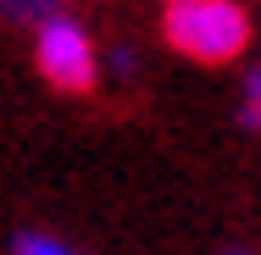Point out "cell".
Masks as SVG:
<instances>
[{
  "mask_svg": "<svg viewBox=\"0 0 261 255\" xmlns=\"http://www.w3.org/2000/svg\"><path fill=\"white\" fill-rule=\"evenodd\" d=\"M161 34L178 55L222 67L250 50V11L239 0H167Z\"/></svg>",
  "mask_w": 261,
  "mask_h": 255,
  "instance_id": "6da1fadb",
  "label": "cell"
},
{
  "mask_svg": "<svg viewBox=\"0 0 261 255\" xmlns=\"http://www.w3.org/2000/svg\"><path fill=\"white\" fill-rule=\"evenodd\" d=\"M34 67L61 95H89L100 83V50H95L89 28L67 11H56L34 28Z\"/></svg>",
  "mask_w": 261,
  "mask_h": 255,
  "instance_id": "7a4b0ae2",
  "label": "cell"
},
{
  "mask_svg": "<svg viewBox=\"0 0 261 255\" xmlns=\"http://www.w3.org/2000/svg\"><path fill=\"white\" fill-rule=\"evenodd\" d=\"M56 11H67V0H0V22H17V28H39Z\"/></svg>",
  "mask_w": 261,
  "mask_h": 255,
  "instance_id": "3957f363",
  "label": "cell"
},
{
  "mask_svg": "<svg viewBox=\"0 0 261 255\" xmlns=\"http://www.w3.org/2000/svg\"><path fill=\"white\" fill-rule=\"evenodd\" d=\"M239 128L261 133V67H250L245 83H239Z\"/></svg>",
  "mask_w": 261,
  "mask_h": 255,
  "instance_id": "277c9868",
  "label": "cell"
},
{
  "mask_svg": "<svg viewBox=\"0 0 261 255\" xmlns=\"http://www.w3.org/2000/svg\"><path fill=\"white\" fill-rule=\"evenodd\" d=\"M11 255H78V250L67 239H56V233H17Z\"/></svg>",
  "mask_w": 261,
  "mask_h": 255,
  "instance_id": "5b68a950",
  "label": "cell"
},
{
  "mask_svg": "<svg viewBox=\"0 0 261 255\" xmlns=\"http://www.w3.org/2000/svg\"><path fill=\"white\" fill-rule=\"evenodd\" d=\"M111 67H117V72L128 78V72H134V50H111Z\"/></svg>",
  "mask_w": 261,
  "mask_h": 255,
  "instance_id": "8992f818",
  "label": "cell"
},
{
  "mask_svg": "<svg viewBox=\"0 0 261 255\" xmlns=\"http://www.w3.org/2000/svg\"><path fill=\"white\" fill-rule=\"evenodd\" d=\"M222 255H250V250H222Z\"/></svg>",
  "mask_w": 261,
  "mask_h": 255,
  "instance_id": "52a82bcc",
  "label": "cell"
}]
</instances>
